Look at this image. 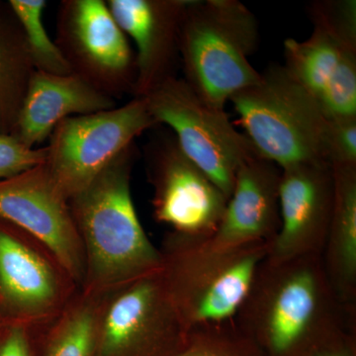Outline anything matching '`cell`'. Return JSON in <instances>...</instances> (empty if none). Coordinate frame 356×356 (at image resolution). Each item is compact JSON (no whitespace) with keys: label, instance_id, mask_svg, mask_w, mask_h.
<instances>
[{"label":"cell","instance_id":"cell-1","mask_svg":"<svg viewBox=\"0 0 356 356\" xmlns=\"http://www.w3.org/2000/svg\"><path fill=\"white\" fill-rule=\"evenodd\" d=\"M138 156L133 143L70 199L86 257L84 294L102 296L163 269V254L134 205L131 175Z\"/></svg>","mask_w":356,"mask_h":356},{"label":"cell","instance_id":"cell-2","mask_svg":"<svg viewBox=\"0 0 356 356\" xmlns=\"http://www.w3.org/2000/svg\"><path fill=\"white\" fill-rule=\"evenodd\" d=\"M341 303L330 285L323 255L282 264L266 261L238 315L264 356H307L350 332L336 318Z\"/></svg>","mask_w":356,"mask_h":356},{"label":"cell","instance_id":"cell-3","mask_svg":"<svg viewBox=\"0 0 356 356\" xmlns=\"http://www.w3.org/2000/svg\"><path fill=\"white\" fill-rule=\"evenodd\" d=\"M257 18L236 0H191L179 31L184 81L207 104L225 110L238 91L261 72L250 64L259 44Z\"/></svg>","mask_w":356,"mask_h":356},{"label":"cell","instance_id":"cell-4","mask_svg":"<svg viewBox=\"0 0 356 356\" xmlns=\"http://www.w3.org/2000/svg\"><path fill=\"white\" fill-rule=\"evenodd\" d=\"M270 243L213 250L173 233L163 254L166 287L187 331L234 320L250 295Z\"/></svg>","mask_w":356,"mask_h":356},{"label":"cell","instance_id":"cell-5","mask_svg":"<svg viewBox=\"0 0 356 356\" xmlns=\"http://www.w3.org/2000/svg\"><path fill=\"white\" fill-rule=\"evenodd\" d=\"M229 102L261 158L280 168L311 161L329 163V120L283 65L267 67L257 83L238 91Z\"/></svg>","mask_w":356,"mask_h":356},{"label":"cell","instance_id":"cell-6","mask_svg":"<svg viewBox=\"0 0 356 356\" xmlns=\"http://www.w3.org/2000/svg\"><path fill=\"white\" fill-rule=\"evenodd\" d=\"M156 125L172 131L184 153L229 198L236 172L259 156L222 109L207 104L182 77L175 76L145 96Z\"/></svg>","mask_w":356,"mask_h":356},{"label":"cell","instance_id":"cell-7","mask_svg":"<svg viewBox=\"0 0 356 356\" xmlns=\"http://www.w3.org/2000/svg\"><path fill=\"white\" fill-rule=\"evenodd\" d=\"M187 332L161 270L100 296L93 356H175Z\"/></svg>","mask_w":356,"mask_h":356},{"label":"cell","instance_id":"cell-8","mask_svg":"<svg viewBox=\"0 0 356 356\" xmlns=\"http://www.w3.org/2000/svg\"><path fill=\"white\" fill-rule=\"evenodd\" d=\"M156 126L143 97L106 111L70 117L51 133L44 165L70 200L145 131Z\"/></svg>","mask_w":356,"mask_h":356},{"label":"cell","instance_id":"cell-9","mask_svg":"<svg viewBox=\"0 0 356 356\" xmlns=\"http://www.w3.org/2000/svg\"><path fill=\"white\" fill-rule=\"evenodd\" d=\"M56 36L72 74L115 100L134 95L136 56L106 1L60 2Z\"/></svg>","mask_w":356,"mask_h":356},{"label":"cell","instance_id":"cell-10","mask_svg":"<svg viewBox=\"0 0 356 356\" xmlns=\"http://www.w3.org/2000/svg\"><path fill=\"white\" fill-rule=\"evenodd\" d=\"M144 154L156 219L178 235L209 238L226 209V195L184 153L168 129L154 134Z\"/></svg>","mask_w":356,"mask_h":356},{"label":"cell","instance_id":"cell-11","mask_svg":"<svg viewBox=\"0 0 356 356\" xmlns=\"http://www.w3.org/2000/svg\"><path fill=\"white\" fill-rule=\"evenodd\" d=\"M0 219L41 243L72 284L83 288V242L70 200L44 163L0 181Z\"/></svg>","mask_w":356,"mask_h":356},{"label":"cell","instance_id":"cell-12","mask_svg":"<svg viewBox=\"0 0 356 356\" xmlns=\"http://www.w3.org/2000/svg\"><path fill=\"white\" fill-rule=\"evenodd\" d=\"M280 225L266 261L282 264L323 255L334 204V170L325 161L281 168Z\"/></svg>","mask_w":356,"mask_h":356},{"label":"cell","instance_id":"cell-13","mask_svg":"<svg viewBox=\"0 0 356 356\" xmlns=\"http://www.w3.org/2000/svg\"><path fill=\"white\" fill-rule=\"evenodd\" d=\"M54 262L0 219V322L28 327L62 312L69 278Z\"/></svg>","mask_w":356,"mask_h":356},{"label":"cell","instance_id":"cell-14","mask_svg":"<svg viewBox=\"0 0 356 356\" xmlns=\"http://www.w3.org/2000/svg\"><path fill=\"white\" fill-rule=\"evenodd\" d=\"M191 0H108L110 13L137 47L133 97H145L175 76L182 16Z\"/></svg>","mask_w":356,"mask_h":356},{"label":"cell","instance_id":"cell-15","mask_svg":"<svg viewBox=\"0 0 356 356\" xmlns=\"http://www.w3.org/2000/svg\"><path fill=\"white\" fill-rule=\"evenodd\" d=\"M280 166L259 156L243 163L216 231L199 241L213 250L273 242L280 225Z\"/></svg>","mask_w":356,"mask_h":356},{"label":"cell","instance_id":"cell-16","mask_svg":"<svg viewBox=\"0 0 356 356\" xmlns=\"http://www.w3.org/2000/svg\"><path fill=\"white\" fill-rule=\"evenodd\" d=\"M115 107L116 100L76 74L58 76L35 70L11 135L35 149L65 119Z\"/></svg>","mask_w":356,"mask_h":356},{"label":"cell","instance_id":"cell-17","mask_svg":"<svg viewBox=\"0 0 356 356\" xmlns=\"http://www.w3.org/2000/svg\"><path fill=\"white\" fill-rule=\"evenodd\" d=\"M284 57L289 76L318 104L339 77L356 74V32L315 23L305 41L284 42Z\"/></svg>","mask_w":356,"mask_h":356},{"label":"cell","instance_id":"cell-18","mask_svg":"<svg viewBox=\"0 0 356 356\" xmlns=\"http://www.w3.org/2000/svg\"><path fill=\"white\" fill-rule=\"evenodd\" d=\"M334 204L323 252L330 285L341 303L356 291V165H332Z\"/></svg>","mask_w":356,"mask_h":356},{"label":"cell","instance_id":"cell-19","mask_svg":"<svg viewBox=\"0 0 356 356\" xmlns=\"http://www.w3.org/2000/svg\"><path fill=\"white\" fill-rule=\"evenodd\" d=\"M35 70L17 20L0 6V134H13Z\"/></svg>","mask_w":356,"mask_h":356},{"label":"cell","instance_id":"cell-20","mask_svg":"<svg viewBox=\"0 0 356 356\" xmlns=\"http://www.w3.org/2000/svg\"><path fill=\"white\" fill-rule=\"evenodd\" d=\"M100 296L81 293L63 311L41 356H93Z\"/></svg>","mask_w":356,"mask_h":356},{"label":"cell","instance_id":"cell-21","mask_svg":"<svg viewBox=\"0 0 356 356\" xmlns=\"http://www.w3.org/2000/svg\"><path fill=\"white\" fill-rule=\"evenodd\" d=\"M8 6L24 36L35 69L47 74H72L69 63L44 24V0H9Z\"/></svg>","mask_w":356,"mask_h":356},{"label":"cell","instance_id":"cell-22","mask_svg":"<svg viewBox=\"0 0 356 356\" xmlns=\"http://www.w3.org/2000/svg\"><path fill=\"white\" fill-rule=\"evenodd\" d=\"M175 356H264L252 337L234 320L201 325L187 332Z\"/></svg>","mask_w":356,"mask_h":356},{"label":"cell","instance_id":"cell-23","mask_svg":"<svg viewBox=\"0 0 356 356\" xmlns=\"http://www.w3.org/2000/svg\"><path fill=\"white\" fill-rule=\"evenodd\" d=\"M48 147L25 146L11 134H0V181L46 163Z\"/></svg>","mask_w":356,"mask_h":356},{"label":"cell","instance_id":"cell-24","mask_svg":"<svg viewBox=\"0 0 356 356\" xmlns=\"http://www.w3.org/2000/svg\"><path fill=\"white\" fill-rule=\"evenodd\" d=\"M325 147L330 165H356V117L329 120Z\"/></svg>","mask_w":356,"mask_h":356},{"label":"cell","instance_id":"cell-25","mask_svg":"<svg viewBox=\"0 0 356 356\" xmlns=\"http://www.w3.org/2000/svg\"><path fill=\"white\" fill-rule=\"evenodd\" d=\"M0 356H32L28 327L0 324Z\"/></svg>","mask_w":356,"mask_h":356},{"label":"cell","instance_id":"cell-26","mask_svg":"<svg viewBox=\"0 0 356 356\" xmlns=\"http://www.w3.org/2000/svg\"><path fill=\"white\" fill-rule=\"evenodd\" d=\"M307 356H356L355 337L348 332Z\"/></svg>","mask_w":356,"mask_h":356},{"label":"cell","instance_id":"cell-27","mask_svg":"<svg viewBox=\"0 0 356 356\" xmlns=\"http://www.w3.org/2000/svg\"><path fill=\"white\" fill-rule=\"evenodd\" d=\"M0 324H1V322H0Z\"/></svg>","mask_w":356,"mask_h":356}]
</instances>
